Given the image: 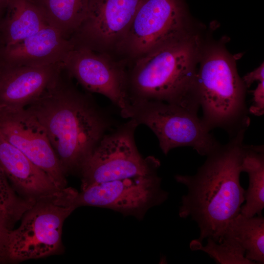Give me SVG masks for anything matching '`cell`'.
I'll return each instance as SVG.
<instances>
[{"label":"cell","mask_w":264,"mask_h":264,"mask_svg":"<svg viewBox=\"0 0 264 264\" xmlns=\"http://www.w3.org/2000/svg\"><path fill=\"white\" fill-rule=\"evenodd\" d=\"M143 1L89 0L85 19L69 39L74 48H88L116 59L117 48Z\"/></svg>","instance_id":"obj_10"},{"label":"cell","mask_w":264,"mask_h":264,"mask_svg":"<svg viewBox=\"0 0 264 264\" xmlns=\"http://www.w3.org/2000/svg\"><path fill=\"white\" fill-rule=\"evenodd\" d=\"M225 232L234 237L245 250V257L254 264L264 263V218L245 217L240 213L229 223Z\"/></svg>","instance_id":"obj_19"},{"label":"cell","mask_w":264,"mask_h":264,"mask_svg":"<svg viewBox=\"0 0 264 264\" xmlns=\"http://www.w3.org/2000/svg\"><path fill=\"white\" fill-rule=\"evenodd\" d=\"M8 1V0H0V20L5 11Z\"/></svg>","instance_id":"obj_25"},{"label":"cell","mask_w":264,"mask_h":264,"mask_svg":"<svg viewBox=\"0 0 264 264\" xmlns=\"http://www.w3.org/2000/svg\"><path fill=\"white\" fill-rule=\"evenodd\" d=\"M242 172L248 174L249 185L244 194L245 203L240 213L251 217L261 216L264 208V147L244 144Z\"/></svg>","instance_id":"obj_17"},{"label":"cell","mask_w":264,"mask_h":264,"mask_svg":"<svg viewBox=\"0 0 264 264\" xmlns=\"http://www.w3.org/2000/svg\"><path fill=\"white\" fill-rule=\"evenodd\" d=\"M62 62L42 66H0V115L25 108L57 82Z\"/></svg>","instance_id":"obj_13"},{"label":"cell","mask_w":264,"mask_h":264,"mask_svg":"<svg viewBox=\"0 0 264 264\" xmlns=\"http://www.w3.org/2000/svg\"><path fill=\"white\" fill-rule=\"evenodd\" d=\"M63 73L25 108L44 128L66 174L79 175L111 124L92 98L77 89L68 74L65 78Z\"/></svg>","instance_id":"obj_2"},{"label":"cell","mask_w":264,"mask_h":264,"mask_svg":"<svg viewBox=\"0 0 264 264\" xmlns=\"http://www.w3.org/2000/svg\"><path fill=\"white\" fill-rule=\"evenodd\" d=\"M199 48L198 36L188 32L129 64V105L137 101H159L198 111L195 83Z\"/></svg>","instance_id":"obj_3"},{"label":"cell","mask_w":264,"mask_h":264,"mask_svg":"<svg viewBox=\"0 0 264 264\" xmlns=\"http://www.w3.org/2000/svg\"><path fill=\"white\" fill-rule=\"evenodd\" d=\"M246 130L230 137L227 143H220L195 175L174 176L187 189L181 198L179 216L197 223V242L210 238L220 242L229 222L240 213L245 192L240 178Z\"/></svg>","instance_id":"obj_1"},{"label":"cell","mask_w":264,"mask_h":264,"mask_svg":"<svg viewBox=\"0 0 264 264\" xmlns=\"http://www.w3.org/2000/svg\"><path fill=\"white\" fill-rule=\"evenodd\" d=\"M248 111L257 116L264 113V81L259 82L253 91V103Z\"/></svg>","instance_id":"obj_22"},{"label":"cell","mask_w":264,"mask_h":264,"mask_svg":"<svg viewBox=\"0 0 264 264\" xmlns=\"http://www.w3.org/2000/svg\"><path fill=\"white\" fill-rule=\"evenodd\" d=\"M182 0H143L115 55L127 66L187 33Z\"/></svg>","instance_id":"obj_8"},{"label":"cell","mask_w":264,"mask_h":264,"mask_svg":"<svg viewBox=\"0 0 264 264\" xmlns=\"http://www.w3.org/2000/svg\"><path fill=\"white\" fill-rule=\"evenodd\" d=\"M47 24L69 39L85 19L89 0H35Z\"/></svg>","instance_id":"obj_18"},{"label":"cell","mask_w":264,"mask_h":264,"mask_svg":"<svg viewBox=\"0 0 264 264\" xmlns=\"http://www.w3.org/2000/svg\"><path fill=\"white\" fill-rule=\"evenodd\" d=\"M78 191L66 187L37 200L23 214L16 229L10 230L3 262H20L57 253L62 247L66 219L77 208Z\"/></svg>","instance_id":"obj_5"},{"label":"cell","mask_w":264,"mask_h":264,"mask_svg":"<svg viewBox=\"0 0 264 264\" xmlns=\"http://www.w3.org/2000/svg\"><path fill=\"white\" fill-rule=\"evenodd\" d=\"M157 172L102 182L78 192L76 208L94 206L112 210L142 220L152 208L168 198Z\"/></svg>","instance_id":"obj_9"},{"label":"cell","mask_w":264,"mask_h":264,"mask_svg":"<svg viewBox=\"0 0 264 264\" xmlns=\"http://www.w3.org/2000/svg\"><path fill=\"white\" fill-rule=\"evenodd\" d=\"M246 89L228 53L219 47L210 49L197 69L195 83L201 119L210 131L221 129L231 137L247 129L250 119Z\"/></svg>","instance_id":"obj_4"},{"label":"cell","mask_w":264,"mask_h":264,"mask_svg":"<svg viewBox=\"0 0 264 264\" xmlns=\"http://www.w3.org/2000/svg\"><path fill=\"white\" fill-rule=\"evenodd\" d=\"M35 201L25 199L14 190L0 167V213L11 229Z\"/></svg>","instance_id":"obj_21"},{"label":"cell","mask_w":264,"mask_h":264,"mask_svg":"<svg viewBox=\"0 0 264 264\" xmlns=\"http://www.w3.org/2000/svg\"><path fill=\"white\" fill-rule=\"evenodd\" d=\"M74 46L47 25L19 43L0 48V66H42L63 63Z\"/></svg>","instance_id":"obj_14"},{"label":"cell","mask_w":264,"mask_h":264,"mask_svg":"<svg viewBox=\"0 0 264 264\" xmlns=\"http://www.w3.org/2000/svg\"><path fill=\"white\" fill-rule=\"evenodd\" d=\"M0 167L14 190L25 199L34 201L62 189L0 133Z\"/></svg>","instance_id":"obj_15"},{"label":"cell","mask_w":264,"mask_h":264,"mask_svg":"<svg viewBox=\"0 0 264 264\" xmlns=\"http://www.w3.org/2000/svg\"><path fill=\"white\" fill-rule=\"evenodd\" d=\"M66 72L87 90L102 94L120 110L129 106L126 64L104 53L74 48L63 62Z\"/></svg>","instance_id":"obj_11"},{"label":"cell","mask_w":264,"mask_h":264,"mask_svg":"<svg viewBox=\"0 0 264 264\" xmlns=\"http://www.w3.org/2000/svg\"><path fill=\"white\" fill-rule=\"evenodd\" d=\"M11 230L6 220L0 213V263L3 261Z\"/></svg>","instance_id":"obj_23"},{"label":"cell","mask_w":264,"mask_h":264,"mask_svg":"<svg viewBox=\"0 0 264 264\" xmlns=\"http://www.w3.org/2000/svg\"><path fill=\"white\" fill-rule=\"evenodd\" d=\"M207 243H202L194 240L190 243L193 251L200 250L207 254L217 264H254L245 257V250L239 242L232 236L224 232L220 242L208 238Z\"/></svg>","instance_id":"obj_20"},{"label":"cell","mask_w":264,"mask_h":264,"mask_svg":"<svg viewBox=\"0 0 264 264\" xmlns=\"http://www.w3.org/2000/svg\"><path fill=\"white\" fill-rule=\"evenodd\" d=\"M0 133L46 173L58 188L66 187V175L44 128L26 108L0 114Z\"/></svg>","instance_id":"obj_12"},{"label":"cell","mask_w":264,"mask_h":264,"mask_svg":"<svg viewBox=\"0 0 264 264\" xmlns=\"http://www.w3.org/2000/svg\"><path fill=\"white\" fill-rule=\"evenodd\" d=\"M5 12L0 20V48L15 44L49 25L35 0H8Z\"/></svg>","instance_id":"obj_16"},{"label":"cell","mask_w":264,"mask_h":264,"mask_svg":"<svg viewBox=\"0 0 264 264\" xmlns=\"http://www.w3.org/2000/svg\"><path fill=\"white\" fill-rule=\"evenodd\" d=\"M122 116L148 127L156 136L163 154L179 147L193 148L206 156L220 143L206 126L198 111L159 101H137L130 103Z\"/></svg>","instance_id":"obj_6"},{"label":"cell","mask_w":264,"mask_h":264,"mask_svg":"<svg viewBox=\"0 0 264 264\" xmlns=\"http://www.w3.org/2000/svg\"><path fill=\"white\" fill-rule=\"evenodd\" d=\"M242 80L246 88L250 87L255 81L259 82L264 81V63L252 71L246 74Z\"/></svg>","instance_id":"obj_24"},{"label":"cell","mask_w":264,"mask_h":264,"mask_svg":"<svg viewBox=\"0 0 264 264\" xmlns=\"http://www.w3.org/2000/svg\"><path fill=\"white\" fill-rule=\"evenodd\" d=\"M138 125L133 120L105 134L83 165L81 191L102 182L157 172L160 161L144 158L136 146L134 133Z\"/></svg>","instance_id":"obj_7"}]
</instances>
